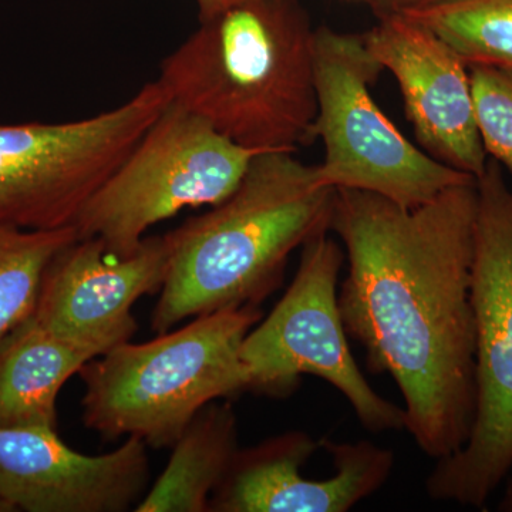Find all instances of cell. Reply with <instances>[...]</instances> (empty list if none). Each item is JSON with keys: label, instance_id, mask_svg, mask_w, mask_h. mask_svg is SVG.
Instances as JSON below:
<instances>
[{"label": "cell", "instance_id": "1", "mask_svg": "<svg viewBox=\"0 0 512 512\" xmlns=\"http://www.w3.org/2000/svg\"><path fill=\"white\" fill-rule=\"evenodd\" d=\"M477 210V180L416 208L339 188L330 221L349 262L338 292L346 333L370 372L393 377L406 430L436 461L463 448L476 414Z\"/></svg>", "mask_w": 512, "mask_h": 512}, {"label": "cell", "instance_id": "2", "mask_svg": "<svg viewBox=\"0 0 512 512\" xmlns=\"http://www.w3.org/2000/svg\"><path fill=\"white\" fill-rule=\"evenodd\" d=\"M315 29L298 0H258L201 20L158 82L221 136L256 153L316 140Z\"/></svg>", "mask_w": 512, "mask_h": 512}, {"label": "cell", "instance_id": "3", "mask_svg": "<svg viewBox=\"0 0 512 512\" xmlns=\"http://www.w3.org/2000/svg\"><path fill=\"white\" fill-rule=\"evenodd\" d=\"M336 188L293 153H259L237 190L165 234L168 271L151 329L265 301L284 279L289 256L330 231Z\"/></svg>", "mask_w": 512, "mask_h": 512}, {"label": "cell", "instance_id": "4", "mask_svg": "<svg viewBox=\"0 0 512 512\" xmlns=\"http://www.w3.org/2000/svg\"><path fill=\"white\" fill-rule=\"evenodd\" d=\"M264 318L259 306L197 316L146 343H121L80 370L83 423L103 439L138 437L173 447L205 406L249 392L241 346Z\"/></svg>", "mask_w": 512, "mask_h": 512}, {"label": "cell", "instance_id": "5", "mask_svg": "<svg viewBox=\"0 0 512 512\" xmlns=\"http://www.w3.org/2000/svg\"><path fill=\"white\" fill-rule=\"evenodd\" d=\"M477 191L476 414L467 443L437 460L426 491L431 500L483 510L512 468V190L493 158Z\"/></svg>", "mask_w": 512, "mask_h": 512}, {"label": "cell", "instance_id": "6", "mask_svg": "<svg viewBox=\"0 0 512 512\" xmlns=\"http://www.w3.org/2000/svg\"><path fill=\"white\" fill-rule=\"evenodd\" d=\"M313 60L318 100L313 136L325 146L323 163L316 165L320 184L375 192L416 208L447 188L476 181L414 146L383 113L370 89L384 69L363 35L320 26Z\"/></svg>", "mask_w": 512, "mask_h": 512}, {"label": "cell", "instance_id": "7", "mask_svg": "<svg viewBox=\"0 0 512 512\" xmlns=\"http://www.w3.org/2000/svg\"><path fill=\"white\" fill-rule=\"evenodd\" d=\"M256 154L170 101L87 202L74 222L77 238L99 239L111 255L134 254L154 225L227 200Z\"/></svg>", "mask_w": 512, "mask_h": 512}, {"label": "cell", "instance_id": "8", "mask_svg": "<svg viewBox=\"0 0 512 512\" xmlns=\"http://www.w3.org/2000/svg\"><path fill=\"white\" fill-rule=\"evenodd\" d=\"M170 101L156 80L116 109L87 119L0 124V225L74 227Z\"/></svg>", "mask_w": 512, "mask_h": 512}, {"label": "cell", "instance_id": "9", "mask_svg": "<svg viewBox=\"0 0 512 512\" xmlns=\"http://www.w3.org/2000/svg\"><path fill=\"white\" fill-rule=\"evenodd\" d=\"M345 254L329 231L302 247L298 272L272 312L251 329L241 346L249 392L288 397L303 375L338 389L372 433L406 429L404 409L370 386L350 352L338 302Z\"/></svg>", "mask_w": 512, "mask_h": 512}, {"label": "cell", "instance_id": "10", "mask_svg": "<svg viewBox=\"0 0 512 512\" xmlns=\"http://www.w3.org/2000/svg\"><path fill=\"white\" fill-rule=\"evenodd\" d=\"M394 467L390 448L336 443L292 430L238 448L210 512H346L377 493Z\"/></svg>", "mask_w": 512, "mask_h": 512}, {"label": "cell", "instance_id": "11", "mask_svg": "<svg viewBox=\"0 0 512 512\" xmlns=\"http://www.w3.org/2000/svg\"><path fill=\"white\" fill-rule=\"evenodd\" d=\"M168 271L165 237H146L134 254L111 255L99 239H79L52 259L33 318L59 338L99 355L136 333L133 306L160 292Z\"/></svg>", "mask_w": 512, "mask_h": 512}, {"label": "cell", "instance_id": "12", "mask_svg": "<svg viewBox=\"0 0 512 512\" xmlns=\"http://www.w3.org/2000/svg\"><path fill=\"white\" fill-rule=\"evenodd\" d=\"M363 39L397 80L423 151L478 180L488 156L478 131L468 64L436 33L403 15L377 19Z\"/></svg>", "mask_w": 512, "mask_h": 512}, {"label": "cell", "instance_id": "13", "mask_svg": "<svg viewBox=\"0 0 512 512\" xmlns=\"http://www.w3.org/2000/svg\"><path fill=\"white\" fill-rule=\"evenodd\" d=\"M147 447L127 437L117 450L86 456L57 430L0 429V497L16 511L134 510L150 483Z\"/></svg>", "mask_w": 512, "mask_h": 512}, {"label": "cell", "instance_id": "14", "mask_svg": "<svg viewBox=\"0 0 512 512\" xmlns=\"http://www.w3.org/2000/svg\"><path fill=\"white\" fill-rule=\"evenodd\" d=\"M99 353L29 318L0 340V429L57 430V397Z\"/></svg>", "mask_w": 512, "mask_h": 512}, {"label": "cell", "instance_id": "15", "mask_svg": "<svg viewBox=\"0 0 512 512\" xmlns=\"http://www.w3.org/2000/svg\"><path fill=\"white\" fill-rule=\"evenodd\" d=\"M170 461L137 512H210L211 495L238 450V419L231 404L212 402L175 441Z\"/></svg>", "mask_w": 512, "mask_h": 512}, {"label": "cell", "instance_id": "16", "mask_svg": "<svg viewBox=\"0 0 512 512\" xmlns=\"http://www.w3.org/2000/svg\"><path fill=\"white\" fill-rule=\"evenodd\" d=\"M400 15L436 33L468 66L512 69V0H441Z\"/></svg>", "mask_w": 512, "mask_h": 512}, {"label": "cell", "instance_id": "17", "mask_svg": "<svg viewBox=\"0 0 512 512\" xmlns=\"http://www.w3.org/2000/svg\"><path fill=\"white\" fill-rule=\"evenodd\" d=\"M76 239L74 227L29 231L0 225V340L32 318L47 266Z\"/></svg>", "mask_w": 512, "mask_h": 512}, {"label": "cell", "instance_id": "18", "mask_svg": "<svg viewBox=\"0 0 512 512\" xmlns=\"http://www.w3.org/2000/svg\"><path fill=\"white\" fill-rule=\"evenodd\" d=\"M468 70L485 153L512 175V69L471 64Z\"/></svg>", "mask_w": 512, "mask_h": 512}, {"label": "cell", "instance_id": "19", "mask_svg": "<svg viewBox=\"0 0 512 512\" xmlns=\"http://www.w3.org/2000/svg\"><path fill=\"white\" fill-rule=\"evenodd\" d=\"M377 19L387 16L400 15L409 10L426 8V6L439 3L441 0H366Z\"/></svg>", "mask_w": 512, "mask_h": 512}, {"label": "cell", "instance_id": "20", "mask_svg": "<svg viewBox=\"0 0 512 512\" xmlns=\"http://www.w3.org/2000/svg\"><path fill=\"white\" fill-rule=\"evenodd\" d=\"M252 2H258V0H195L198 6L200 22L201 20L215 18V16L227 12V10Z\"/></svg>", "mask_w": 512, "mask_h": 512}, {"label": "cell", "instance_id": "21", "mask_svg": "<svg viewBox=\"0 0 512 512\" xmlns=\"http://www.w3.org/2000/svg\"><path fill=\"white\" fill-rule=\"evenodd\" d=\"M507 485L503 497H501L500 503H498V511L501 512H512V468L510 474H508Z\"/></svg>", "mask_w": 512, "mask_h": 512}, {"label": "cell", "instance_id": "22", "mask_svg": "<svg viewBox=\"0 0 512 512\" xmlns=\"http://www.w3.org/2000/svg\"><path fill=\"white\" fill-rule=\"evenodd\" d=\"M15 508L12 507L8 503V501L3 500L2 497H0V512H15Z\"/></svg>", "mask_w": 512, "mask_h": 512}, {"label": "cell", "instance_id": "23", "mask_svg": "<svg viewBox=\"0 0 512 512\" xmlns=\"http://www.w3.org/2000/svg\"><path fill=\"white\" fill-rule=\"evenodd\" d=\"M365 2H366V0H365Z\"/></svg>", "mask_w": 512, "mask_h": 512}]
</instances>
